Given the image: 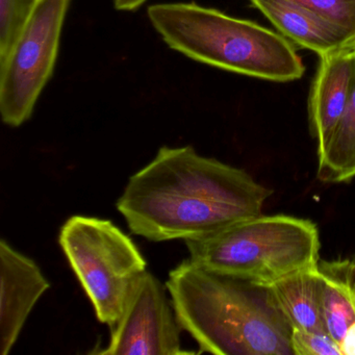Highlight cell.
Returning <instances> with one entry per match:
<instances>
[{
    "label": "cell",
    "instance_id": "1",
    "mask_svg": "<svg viewBox=\"0 0 355 355\" xmlns=\"http://www.w3.org/2000/svg\"><path fill=\"white\" fill-rule=\"evenodd\" d=\"M272 193L245 170L193 147L164 146L130 178L117 209L137 236L186 242L261 215Z\"/></svg>",
    "mask_w": 355,
    "mask_h": 355
},
{
    "label": "cell",
    "instance_id": "2",
    "mask_svg": "<svg viewBox=\"0 0 355 355\" xmlns=\"http://www.w3.org/2000/svg\"><path fill=\"white\" fill-rule=\"evenodd\" d=\"M166 288L182 329L199 352L218 355H294L292 328L266 286L224 275L186 259Z\"/></svg>",
    "mask_w": 355,
    "mask_h": 355
},
{
    "label": "cell",
    "instance_id": "3",
    "mask_svg": "<svg viewBox=\"0 0 355 355\" xmlns=\"http://www.w3.org/2000/svg\"><path fill=\"white\" fill-rule=\"evenodd\" d=\"M147 16L170 49L193 61L271 82H292L304 73L286 37L249 20L195 3H157Z\"/></svg>",
    "mask_w": 355,
    "mask_h": 355
},
{
    "label": "cell",
    "instance_id": "4",
    "mask_svg": "<svg viewBox=\"0 0 355 355\" xmlns=\"http://www.w3.org/2000/svg\"><path fill=\"white\" fill-rule=\"evenodd\" d=\"M186 245L197 265L259 286L317 267L321 248L313 221L286 215L257 216Z\"/></svg>",
    "mask_w": 355,
    "mask_h": 355
},
{
    "label": "cell",
    "instance_id": "5",
    "mask_svg": "<svg viewBox=\"0 0 355 355\" xmlns=\"http://www.w3.org/2000/svg\"><path fill=\"white\" fill-rule=\"evenodd\" d=\"M60 245L95 309L110 328L147 263L132 239L110 220L73 216L61 228Z\"/></svg>",
    "mask_w": 355,
    "mask_h": 355
},
{
    "label": "cell",
    "instance_id": "6",
    "mask_svg": "<svg viewBox=\"0 0 355 355\" xmlns=\"http://www.w3.org/2000/svg\"><path fill=\"white\" fill-rule=\"evenodd\" d=\"M70 3L35 0L15 42L0 60V114L7 125L18 128L32 117L55 71Z\"/></svg>",
    "mask_w": 355,
    "mask_h": 355
},
{
    "label": "cell",
    "instance_id": "7",
    "mask_svg": "<svg viewBox=\"0 0 355 355\" xmlns=\"http://www.w3.org/2000/svg\"><path fill=\"white\" fill-rule=\"evenodd\" d=\"M171 298L150 272H143L132 286L111 340L98 354L184 355L194 351L182 348L180 330Z\"/></svg>",
    "mask_w": 355,
    "mask_h": 355
},
{
    "label": "cell",
    "instance_id": "8",
    "mask_svg": "<svg viewBox=\"0 0 355 355\" xmlns=\"http://www.w3.org/2000/svg\"><path fill=\"white\" fill-rule=\"evenodd\" d=\"M51 284L30 257L0 241V354L8 355Z\"/></svg>",
    "mask_w": 355,
    "mask_h": 355
},
{
    "label": "cell",
    "instance_id": "9",
    "mask_svg": "<svg viewBox=\"0 0 355 355\" xmlns=\"http://www.w3.org/2000/svg\"><path fill=\"white\" fill-rule=\"evenodd\" d=\"M355 44L320 55V64L309 98V122L317 141V153H323L342 118L352 90Z\"/></svg>",
    "mask_w": 355,
    "mask_h": 355
},
{
    "label": "cell",
    "instance_id": "10",
    "mask_svg": "<svg viewBox=\"0 0 355 355\" xmlns=\"http://www.w3.org/2000/svg\"><path fill=\"white\" fill-rule=\"evenodd\" d=\"M282 36L319 55L355 44L348 31L323 19L292 0H250Z\"/></svg>",
    "mask_w": 355,
    "mask_h": 355
},
{
    "label": "cell",
    "instance_id": "11",
    "mask_svg": "<svg viewBox=\"0 0 355 355\" xmlns=\"http://www.w3.org/2000/svg\"><path fill=\"white\" fill-rule=\"evenodd\" d=\"M266 286L293 330L327 334L322 315L319 265L295 272Z\"/></svg>",
    "mask_w": 355,
    "mask_h": 355
},
{
    "label": "cell",
    "instance_id": "12",
    "mask_svg": "<svg viewBox=\"0 0 355 355\" xmlns=\"http://www.w3.org/2000/svg\"><path fill=\"white\" fill-rule=\"evenodd\" d=\"M321 306L327 334L338 345L355 323V274L350 259L320 261Z\"/></svg>",
    "mask_w": 355,
    "mask_h": 355
},
{
    "label": "cell",
    "instance_id": "13",
    "mask_svg": "<svg viewBox=\"0 0 355 355\" xmlns=\"http://www.w3.org/2000/svg\"><path fill=\"white\" fill-rule=\"evenodd\" d=\"M318 178L329 184L355 178V71L348 105L327 146L318 155Z\"/></svg>",
    "mask_w": 355,
    "mask_h": 355
},
{
    "label": "cell",
    "instance_id": "14",
    "mask_svg": "<svg viewBox=\"0 0 355 355\" xmlns=\"http://www.w3.org/2000/svg\"><path fill=\"white\" fill-rule=\"evenodd\" d=\"M34 3L35 0H0V60L15 42Z\"/></svg>",
    "mask_w": 355,
    "mask_h": 355
},
{
    "label": "cell",
    "instance_id": "15",
    "mask_svg": "<svg viewBox=\"0 0 355 355\" xmlns=\"http://www.w3.org/2000/svg\"><path fill=\"white\" fill-rule=\"evenodd\" d=\"M355 36V0H292Z\"/></svg>",
    "mask_w": 355,
    "mask_h": 355
},
{
    "label": "cell",
    "instance_id": "16",
    "mask_svg": "<svg viewBox=\"0 0 355 355\" xmlns=\"http://www.w3.org/2000/svg\"><path fill=\"white\" fill-rule=\"evenodd\" d=\"M291 345L294 355H342L340 345L323 332L292 330Z\"/></svg>",
    "mask_w": 355,
    "mask_h": 355
},
{
    "label": "cell",
    "instance_id": "17",
    "mask_svg": "<svg viewBox=\"0 0 355 355\" xmlns=\"http://www.w3.org/2000/svg\"><path fill=\"white\" fill-rule=\"evenodd\" d=\"M340 347L342 355H355V323L345 334Z\"/></svg>",
    "mask_w": 355,
    "mask_h": 355
},
{
    "label": "cell",
    "instance_id": "18",
    "mask_svg": "<svg viewBox=\"0 0 355 355\" xmlns=\"http://www.w3.org/2000/svg\"><path fill=\"white\" fill-rule=\"evenodd\" d=\"M114 7L118 11L134 12L142 7L148 0H113Z\"/></svg>",
    "mask_w": 355,
    "mask_h": 355
},
{
    "label": "cell",
    "instance_id": "19",
    "mask_svg": "<svg viewBox=\"0 0 355 355\" xmlns=\"http://www.w3.org/2000/svg\"><path fill=\"white\" fill-rule=\"evenodd\" d=\"M351 263H352L353 271H354L355 274V255L352 257V259H351Z\"/></svg>",
    "mask_w": 355,
    "mask_h": 355
}]
</instances>
